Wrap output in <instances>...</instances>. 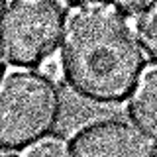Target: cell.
I'll return each instance as SVG.
<instances>
[{
	"instance_id": "cell-1",
	"label": "cell",
	"mask_w": 157,
	"mask_h": 157,
	"mask_svg": "<svg viewBox=\"0 0 157 157\" xmlns=\"http://www.w3.org/2000/svg\"><path fill=\"white\" fill-rule=\"evenodd\" d=\"M59 63L73 94L100 106L128 100L145 73V59L130 16L110 2L81 4L69 14Z\"/></svg>"
},
{
	"instance_id": "cell-2",
	"label": "cell",
	"mask_w": 157,
	"mask_h": 157,
	"mask_svg": "<svg viewBox=\"0 0 157 157\" xmlns=\"http://www.w3.org/2000/svg\"><path fill=\"white\" fill-rule=\"evenodd\" d=\"M0 141L4 151H24L51 136L63 116V96L45 71H12L2 81Z\"/></svg>"
},
{
	"instance_id": "cell-3",
	"label": "cell",
	"mask_w": 157,
	"mask_h": 157,
	"mask_svg": "<svg viewBox=\"0 0 157 157\" xmlns=\"http://www.w3.org/2000/svg\"><path fill=\"white\" fill-rule=\"evenodd\" d=\"M59 0H12L2 14V57L10 67L36 69L55 55L65 28Z\"/></svg>"
},
{
	"instance_id": "cell-4",
	"label": "cell",
	"mask_w": 157,
	"mask_h": 157,
	"mask_svg": "<svg viewBox=\"0 0 157 157\" xmlns=\"http://www.w3.org/2000/svg\"><path fill=\"white\" fill-rule=\"evenodd\" d=\"M73 157H149L157 155V140L137 124L124 120H98L81 128L69 140Z\"/></svg>"
},
{
	"instance_id": "cell-5",
	"label": "cell",
	"mask_w": 157,
	"mask_h": 157,
	"mask_svg": "<svg viewBox=\"0 0 157 157\" xmlns=\"http://www.w3.org/2000/svg\"><path fill=\"white\" fill-rule=\"evenodd\" d=\"M128 116L147 136L157 140V67L141 75L128 102Z\"/></svg>"
},
{
	"instance_id": "cell-6",
	"label": "cell",
	"mask_w": 157,
	"mask_h": 157,
	"mask_svg": "<svg viewBox=\"0 0 157 157\" xmlns=\"http://www.w3.org/2000/svg\"><path fill=\"white\" fill-rule=\"evenodd\" d=\"M136 36L144 53L157 63V0H147L136 14Z\"/></svg>"
},
{
	"instance_id": "cell-7",
	"label": "cell",
	"mask_w": 157,
	"mask_h": 157,
	"mask_svg": "<svg viewBox=\"0 0 157 157\" xmlns=\"http://www.w3.org/2000/svg\"><path fill=\"white\" fill-rule=\"evenodd\" d=\"M29 157H57V155H69V145L61 137H43V140L32 144L24 151H20Z\"/></svg>"
},
{
	"instance_id": "cell-8",
	"label": "cell",
	"mask_w": 157,
	"mask_h": 157,
	"mask_svg": "<svg viewBox=\"0 0 157 157\" xmlns=\"http://www.w3.org/2000/svg\"><path fill=\"white\" fill-rule=\"evenodd\" d=\"M145 4H147V0H118V6L124 10L128 16H136Z\"/></svg>"
},
{
	"instance_id": "cell-9",
	"label": "cell",
	"mask_w": 157,
	"mask_h": 157,
	"mask_svg": "<svg viewBox=\"0 0 157 157\" xmlns=\"http://www.w3.org/2000/svg\"><path fill=\"white\" fill-rule=\"evenodd\" d=\"M73 6H81V4H92V2H110V0H67Z\"/></svg>"
}]
</instances>
